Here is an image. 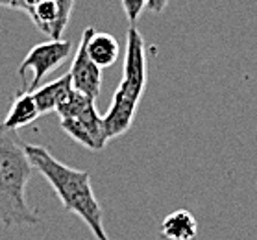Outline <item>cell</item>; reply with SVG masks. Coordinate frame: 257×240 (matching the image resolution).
<instances>
[{"instance_id": "obj_12", "label": "cell", "mask_w": 257, "mask_h": 240, "mask_svg": "<svg viewBox=\"0 0 257 240\" xmlns=\"http://www.w3.org/2000/svg\"><path fill=\"white\" fill-rule=\"evenodd\" d=\"M167 6H169V0H146V10L156 13V15L163 13Z\"/></svg>"}, {"instance_id": "obj_6", "label": "cell", "mask_w": 257, "mask_h": 240, "mask_svg": "<svg viewBox=\"0 0 257 240\" xmlns=\"http://www.w3.org/2000/svg\"><path fill=\"white\" fill-rule=\"evenodd\" d=\"M87 34L89 28H85L82 34V39H80V45L76 48V56H74L72 65H70L69 74L70 82H72V89L96 102L100 94V87H102V72H100L102 69L89 58Z\"/></svg>"}, {"instance_id": "obj_10", "label": "cell", "mask_w": 257, "mask_h": 240, "mask_svg": "<svg viewBox=\"0 0 257 240\" xmlns=\"http://www.w3.org/2000/svg\"><path fill=\"white\" fill-rule=\"evenodd\" d=\"M198 233L196 218L185 209L170 212L161 223V234L167 240H193Z\"/></svg>"}, {"instance_id": "obj_14", "label": "cell", "mask_w": 257, "mask_h": 240, "mask_svg": "<svg viewBox=\"0 0 257 240\" xmlns=\"http://www.w3.org/2000/svg\"><path fill=\"white\" fill-rule=\"evenodd\" d=\"M43 2H47V0H24V6H26V15H28L34 8H37L39 4H43Z\"/></svg>"}, {"instance_id": "obj_11", "label": "cell", "mask_w": 257, "mask_h": 240, "mask_svg": "<svg viewBox=\"0 0 257 240\" xmlns=\"http://www.w3.org/2000/svg\"><path fill=\"white\" fill-rule=\"evenodd\" d=\"M120 2H122V10L126 13L130 26H135L141 13L146 10V0H120Z\"/></svg>"}, {"instance_id": "obj_9", "label": "cell", "mask_w": 257, "mask_h": 240, "mask_svg": "<svg viewBox=\"0 0 257 240\" xmlns=\"http://www.w3.org/2000/svg\"><path fill=\"white\" fill-rule=\"evenodd\" d=\"M41 117V113L37 109V104L34 100V94L30 91H24L13 100L12 107L8 111V117L4 118L2 126L8 129H13L17 131L21 128H26L30 124H34L37 118Z\"/></svg>"}, {"instance_id": "obj_1", "label": "cell", "mask_w": 257, "mask_h": 240, "mask_svg": "<svg viewBox=\"0 0 257 240\" xmlns=\"http://www.w3.org/2000/svg\"><path fill=\"white\" fill-rule=\"evenodd\" d=\"M24 150L34 168L39 170V174L52 185L65 211L82 218L96 240H109L104 229L102 207L94 196L91 174L87 170H78L61 163L45 146L24 142Z\"/></svg>"}, {"instance_id": "obj_5", "label": "cell", "mask_w": 257, "mask_h": 240, "mask_svg": "<svg viewBox=\"0 0 257 240\" xmlns=\"http://www.w3.org/2000/svg\"><path fill=\"white\" fill-rule=\"evenodd\" d=\"M70 52H72V43L65 41V39H50V41L39 43L34 48H30V52L26 54L23 63L19 65V76L23 80L28 71H32V74H34L28 85L30 93L37 87H41L45 76H48L54 69H58L59 65L69 58Z\"/></svg>"}, {"instance_id": "obj_3", "label": "cell", "mask_w": 257, "mask_h": 240, "mask_svg": "<svg viewBox=\"0 0 257 240\" xmlns=\"http://www.w3.org/2000/svg\"><path fill=\"white\" fill-rule=\"evenodd\" d=\"M146 87V52L145 39L135 26L128 28L126 36V54H124L122 80L113 94V102L104 120V131L107 141L117 139L132 128L137 115L139 102Z\"/></svg>"}, {"instance_id": "obj_4", "label": "cell", "mask_w": 257, "mask_h": 240, "mask_svg": "<svg viewBox=\"0 0 257 240\" xmlns=\"http://www.w3.org/2000/svg\"><path fill=\"white\" fill-rule=\"evenodd\" d=\"M56 113L59 115V126L70 139L93 152L105 148L107 137L104 131V120L96 111L94 100L72 89L58 106Z\"/></svg>"}, {"instance_id": "obj_7", "label": "cell", "mask_w": 257, "mask_h": 240, "mask_svg": "<svg viewBox=\"0 0 257 240\" xmlns=\"http://www.w3.org/2000/svg\"><path fill=\"white\" fill-rule=\"evenodd\" d=\"M70 91H72L70 74H65V76L58 78L54 82L37 87L35 91H32V94H34V100L35 104H37L39 113L47 115V113H52L58 109V106L69 96Z\"/></svg>"}, {"instance_id": "obj_13", "label": "cell", "mask_w": 257, "mask_h": 240, "mask_svg": "<svg viewBox=\"0 0 257 240\" xmlns=\"http://www.w3.org/2000/svg\"><path fill=\"white\" fill-rule=\"evenodd\" d=\"M0 8H10V10H17V12L26 13L24 0H0Z\"/></svg>"}, {"instance_id": "obj_2", "label": "cell", "mask_w": 257, "mask_h": 240, "mask_svg": "<svg viewBox=\"0 0 257 240\" xmlns=\"http://www.w3.org/2000/svg\"><path fill=\"white\" fill-rule=\"evenodd\" d=\"M34 164L17 131L0 124V222L6 227H28L41 216L26 199V185Z\"/></svg>"}, {"instance_id": "obj_8", "label": "cell", "mask_w": 257, "mask_h": 240, "mask_svg": "<svg viewBox=\"0 0 257 240\" xmlns=\"http://www.w3.org/2000/svg\"><path fill=\"white\" fill-rule=\"evenodd\" d=\"M87 54L96 63L100 69L104 67H111L118 58V43L111 34L105 32H96L94 28L89 26L87 34Z\"/></svg>"}]
</instances>
